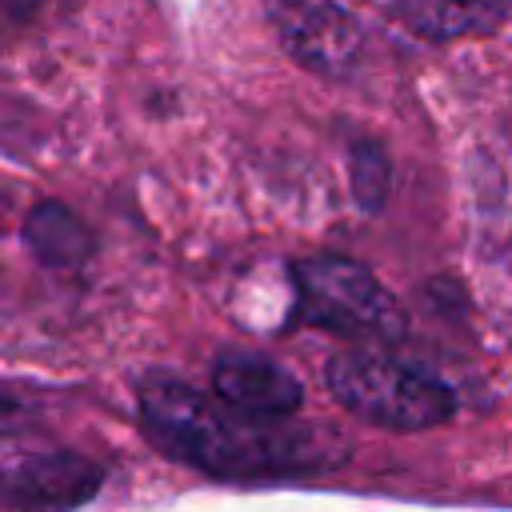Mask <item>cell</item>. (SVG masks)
<instances>
[{
	"mask_svg": "<svg viewBox=\"0 0 512 512\" xmlns=\"http://www.w3.org/2000/svg\"><path fill=\"white\" fill-rule=\"evenodd\" d=\"M140 424L160 452L220 480L296 476L332 468L344 456V444L328 432L292 416L244 412L180 380L140 384Z\"/></svg>",
	"mask_w": 512,
	"mask_h": 512,
	"instance_id": "cell-1",
	"label": "cell"
},
{
	"mask_svg": "<svg viewBox=\"0 0 512 512\" xmlns=\"http://www.w3.org/2000/svg\"><path fill=\"white\" fill-rule=\"evenodd\" d=\"M328 392L352 416L392 432L436 428L456 412V396L440 376L384 352H336L328 360Z\"/></svg>",
	"mask_w": 512,
	"mask_h": 512,
	"instance_id": "cell-2",
	"label": "cell"
},
{
	"mask_svg": "<svg viewBox=\"0 0 512 512\" xmlns=\"http://www.w3.org/2000/svg\"><path fill=\"white\" fill-rule=\"evenodd\" d=\"M292 280L300 316L328 332H340L348 340H396L404 332V312L356 260L308 256L292 264Z\"/></svg>",
	"mask_w": 512,
	"mask_h": 512,
	"instance_id": "cell-3",
	"label": "cell"
},
{
	"mask_svg": "<svg viewBox=\"0 0 512 512\" xmlns=\"http://www.w3.org/2000/svg\"><path fill=\"white\" fill-rule=\"evenodd\" d=\"M284 52L328 80H348L364 64V28L340 0H260Z\"/></svg>",
	"mask_w": 512,
	"mask_h": 512,
	"instance_id": "cell-4",
	"label": "cell"
},
{
	"mask_svg": "<svg viewBox=\"0 0 512 512\" xmlns=\"http://www.w3.org/2000/svg\"><path fill=\"white\" fill-rule=\"evenodd\" d=\"M100 488V468L76 452H44L4 476V512H68Z\"/></svg>",
	"mask_w": 512,
	"mask_h": 512,
	"instance_id": "cell-5",
	"label": "cell"
},
{
	"mask_svg": "<svg viewBox=\"0 0 512 512\" xmlns=\"http://www.w3.org/2000/svg\"><path fill=\"white\" fill-rule=\"evenodd\" d=\"M212 392L256 416H296L304 404L300 380L256 352H224L212 364Z\"/></svg>",
	"mask_w": 512,
	"mask_h": 512,
	"instance_id": "cell-6",
	"label": "cell"
},
{
	"mask_svg": "<svg viewBox=\"0 0 512 512\" xmlns=\"http://www.w3.org/2000/svg\"><path fill=\"white\" fill-rule=\"evenodd\" d=\"M384 4L412 36L428 44L492 36L512 16V0H384Z\"/></svg>",
	"mask_w": 512,
	"mask_h": 512,
	"instance_id": "cell-7",
	"label": "cell"
},
{
	"mask_svg": "<svg viewBox=\"0 0 512 512\" xmlns=\"http://www.w3.org/2000/svg\"><path fill=\"white\" fill-rule=\"evenodd\" d=\"M24 240H28V248H32L44 264H52V268L80 264V260L88 256V248H92L88 228H84L64 204H52V200H44V204H36V208L28 212V220H24Z\"/></svg>",
	"mask_w": 512,
	"mask_h": 512,
	"instance_id": "cell-8",
	"label": "cell"
},
{
	"mask_svg": "<svg viewBox=\"0 0 512 512\" xmlns=\"http://www.w3.org/2000/svg\"><path fill=\"white\" fill-rule=\"evenodd\" d=\"M388 192V156L376 140H360L352 144V196L360 200V208L376 212L384 204Z\"/></svg>",
	"mask_w": 512,
	"mask_h": 512,
	"instance_id": "cell-9",
	"label": "cell"
}]
</instances>
